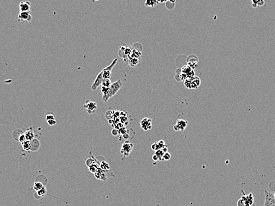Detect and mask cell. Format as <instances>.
I'll return each mask as SVG.
<instances>
[{"instance_id": "1", "label": "cell", "mask_w": 275, "mask_h": 206, "mask_svg": "<svg viewBox=\"0 0 275 206\" xmlns=\"http://www.w3.org/2000/svg\"><path fill=\"white\" fill-rule=\"evenodd\" d=\"M122 86L123 84L120 79L117 80L116 82H115V83H112L111 86L109 87L108 93H107L106 95L103 96H102L103 101L105 102L108 101L109 99H111V97L116 95V94L120 90V89L122 88Z\"/></svg>"}, {"instance_id": "2", "label": "cell", "mask_w": 275, "mask_h": 206, "mask_svg": "<svg viewBox=\"0 0 275 206\" xmlns=\"http://www.w3.org/2000/svg\"><path fill=\"white\" fill-rule=\"evenodd\" d=\"M184 84L187 89H197L201 84V80L199 77L195 76L184 81Z\"/></svg>"}, {"instance_id": "3", "label": "cell", "mask_w": 275, "mask_h": 206, "mask_svg": "<svg viewBox=\"0 0 275 206\" xmlns=\"http://www.w3.org/2000/svg\"><path fill=\"white\" fill-rule=\"evenodd\" d=\"M195 76V70L192 69L191 67L187 65L183 66L181 68L180 73V78L182 81H185L187 78H189Z\"/></svg>"}, {"instance_id": "4", "label": "cell", "mask_w": 275, "mask_h": 206, "mask_svg": "<svg viewBox=\"0 0 275 206\" xmlns=\"http://www.w3.org/2000/svg\"><path fill=\"white\" fill-rule=\"evenodd\" d=\"M84 108L86 110L88 114H93L96 113L97 109V104L93 101H91L90 100L87 99L85 101V104L84 105Z\"/></svg>"}, {"instance_id": "5", "label": "cell", "mask_w": 275, "mask_h": 206, "mask_svg": "<svg viewBox=\"0 0 275 206\" xmlns=\"http://www.w3.org/2000/svg\"><path fill=\"white\" fill-rule=\"evenodd\" d=\"M117 62V58H115V59L113 61V62H111V64L110 65L106 67V68H104V69L102 71L103 78L110 79L111 76V71H112L113 67H114L116 65Z\"/></svg>"}, {"instance_id": "6", "label": "cell", "mask_w": 275, "mask_h": 206, "mask_svg": "<svg viewBox=\"0 0 275 206\" xmlns=\"http://www.w3.org/2000/svg\"><path fill=\"white\" fill-rule=\"evenodd\" d=\"M188 125L187 121L182 119H177L176 124L173 126L174 130L175 131H184Z\"/></svg>"}, {"instance_id": "7", "label": "cell", "mask_w": 275, "mask_h": 206, "mask_svg": "<svg viewBox=\"0 0 275 206\" xmlns=\"http://www.w3.org/2000/svg\"><path fill=\"white\" fill-rule=\"evenodd\" d=\"M33 20V17L30 12H20L18 14V22L20 23L30 22Z\"/></svg>"}, {"instance_id": "8", "label": "cell", "mask_w": 275, "mask_h": 206, "mask_svg": "<svg viewBox=\"0 0 275 206\" xmlns=\"http://www.w3.org/2000/svg\"><path fill=\"white\" fill-rule=\"evenodd\" d=\"M152 120L149 118H144L140 121V126L145 131L151 130L152 128Z\"/></svg>"}, {"instance_id": "9", "label": "cell", "mask_w": 275, "mask_h": 206, "mask_svg": "<svg viewBox=\"0 0 275 206\" xmlns=\"http://www.w3.org/2000/svg\"><path fill=\"white\" fill-rule=\"evenodd\" d=\"M265 201L264 206H275V200L273 194L269 191L265 190Z\"/></svg>"}, {"instance_id": "10", "label": "cell", "mask_w": 275, "mask_h": 206, "mask_svg": "<svg viewBox=\"0 0 275 206\" xmlns=\"http://www.w3.org/2000/svg\"><path fill=\"white\" fill-rule=\"evenodd\" d=\"M133 148V144L130 143H125L122 145V149L121 152L125 156H129L130 153L131 152L132 149Z\"/></svg>"}, {"instance_id": "11", "label": "cell", "mask_w": 275, "mask_h": 206, "mask_svg": "<svg viewBox=\"0 0 275 206\" xmlns=\"http://www.w3.org/2000/svg\"><path fill=\"white\" fill-rule=\"evenodd\" d=\"M103 74L102 72L101 71L99 72V74L97 75V77L95 79L94 82L91 85V89L93 90H96L97 89L98 87L100 86H102V83L103 80Z\"/></svg>"}, {"instance_id": "12", "label": "cell", "mask_w": 275, "mask_h": 206, "mask_svg": "<svg viewBox=\"0 0 275 206\" xmlns=\"http://www.w3.org/2000/svg\"><path fill=\"white\" fill-rule=\"evenodd\" d=\"M239 201L244 204V206H251L253 205L254 201L253 195L252 194L244 195L242 197L241 199L239 200Z\"/></svg>"}, {"instance_id": "13", "label": "cell", "mask_w": 275, "mask_h": 206, "mask_svg": "<svg viewBox=\"0 0 275 206\" xmlns=\"http://www.w3.org/2000/svg\"><path fill=\"white\" fill-rule=\"evenodd\" d=\"M20 12H30L31 4L29 1H22L19 4Z\"/></svg>"}, {"instance_id": "14", "label": "cell", "mask_w": 275, "mask_h": 206, "mask_svg": "<svg viewBox=\"0 0 275 206\" xmlns=\"http://www.w3.org/2000/svg\"><path fill=\"white\" fill-rule=\"evenodd\" d=\"M164 147H166L165 141L164 140H160L158 142H155L151 145V148L155 151H157L158 150H161Z\"/></svg>"}, {"instance_id": "15", "label": "cell", "mask_w": 275, "mask_h": 206, "mask_svg": "<svg viewBox=\"0 0 275 206\" xmlns=\"http://www.w3.org/2000/svg\"><path fill=\"white\" fill-rule=\"evenodd\" d=\"M24 135H25L26 139L27 141H30L33 140L34 138V133L33 131L32 128H31L27 129V130L24 133Z\"/></svg>"}, {"instance_id": "16", "label": "cell", "mask_w": 275, "mask_h": 206, "mask_svg": "<svg viewBox=\"0 0 275 206\" xmlns=\"http://www.w3.org/2000/svg\"><path fill=\"white\" fill-rule=\"evenodd\" d=\"M120 51H122L123 52L122 53L124 55V56L126 57L128 59H129V58L130 57V55H131V54L132 53V49L130 48V47L122 46V47H121Z\"/></svg>"}, {"instance_id": "17", "label": "cell", "mask_w": 275, "mask_h": 206, "mask_svg": "<svg viewBox=\"0 0 275 206\" xmlns=\"http://www.w3.org/2000/svg\"><path fill=\"white\" fill-rule=\"evenodd\" d=\"M128 63L132 67H135L139 63V59L135 58H129L128 59Z\"/></svg>"}, {"instance_id": "18", "label": "cell", "mask_w": 275, "mask_h": 206, "mask_svg": "<svg viewBox=\"0 0 275 206\" xmlns=\"http://www.w3.org/2000/svg\"><path fill=\"white\" fill-rule=\"evenodd\" d=\"M159 3H160V1H158L147 0V1H145V5L146 7H156V5H158Z\"/></svg>"}, {"instance_id": "19", "label": "cell", "mask_w": 275, "mask_h": 206, "mask_svg": "<svg viewBox=\"0 0 275 206\" xmlns=\"http://www.w3.org/2000/svg\"><path fill=\"white\" fill-rule=\"evenodd\" d=\"M23 149L26 151H29L32 149V145L30 141H25L24 142L22 143Z\"/></svg>"}, {"instance_id": "20", "label": "cell", "mask_w": 275, "mask_h": 206, "mask_svg": "<svg viewBox=\"0 0 275 206\" xmlns=\"http://www.w3.org/2000/svg\"><path fill=\"white\" fill-rule=\"evenodd\" d=\"M140 56H141V52H140V51H138V50L136 49H132V53L131 55H130L129 58H135L139 59Z\"/></svg>"}, {"instance_id": "21", "label": "cell", "mask_w": 275, "mask_h": 206, "mask_svg": "<svg viewBox=\"0 0 275 206\" xmlns=\"http://www.w3.org/2000/svg\"><path fill=\"white\" fill-rule=\"evenodd\" d=\"M44 187L43 186V185L42 182H35L33 184V188L34 190H36V191H38L39 190H40L42 189L43 187Z\"/></svg>"}, {"instance_id": "22", "label": "cell", "mask_w": 275, "mask_h": 206, "mask_svg": "<svg viewBox=\"0 0 275 206\" xmlns=\"http://www.w3.org/2000/svg\"><path fill=\"white\" fill-rule=\"evenodd\" d=\"M46 192H47V190H46V187H43V188L41 189V190L37 191V193H38V196L41 197H44L45 195L46 194Z\"/></svg>"}, {"instance_id": "23", "label": "cell", "mask_w": 275, "mask_h": 206, "mask_svg": "<svg viewBox=\"0 0 275 206\" xmlns=\"http://www.w3.org/2000/svg\"><path fill=\"white\" fill-rule=\"evenodd\" d=\"M111 84L110 79H103V82L102 83V86L103 87H109Z\"/></svg>"}, {"instance_id": "24", "label": "cell", "mask_w": 275, "mask_h": 206, "mask_svg": "<svg viewBox=\"0 0 275 206\" xmlns=\"http://www.w3.org/2000/svg\"><path fill=\"white\" fill-rule=\"evenodd\" d=\"M187 65L188 66H189L190 67H191L192 69L195 70V68H196V67H197V65H198V62L195 61V60H190V61L188 62V63Z\"/></svg>"}, {"instance_id": "25", "label": "cell", "mask_w": 275, "mask_h": 206, "mask_svg": "<svg viewBox=\"0 0 275 206\" xmlns=\"http://www.w3.org/2000/svg\"><path fill=\"white\" fill-rule=\"evenodd\" d=\"M164 153H165L163 151V150H158L156 151V153H155V155H156L157 156H158L160 161H162L163 155H164Z\"/></svg>"}, {"instance_id": "26", "label": "cell", "mask_w": 275, "mask_h": 206, "mask_svg": "<svg viewBox=\"0 0 275 206\" xmlns=\"http://www.w3.org/2000/svg\"><path fill=\"white\" fill-rule=\"evenodd\" d=\"M45 118H46V121H48L52 120V119H55V115H53V114L52 113V112H50V114H49V112L47 113L46 114V116H45Z\"/></svg>"}, {"instance_id": "27", "label": "cell", "mask_w": 275, "mask_h": 206, "mask_svg": "<svg viewBox=\"0 0 275 206\" xmlns=\"http://www.w3.org/2000/svg\"><path fill=\"white\" fill-rule=\"evenodd\" d=\"M170 158H171V155L170 154L169 152L167 151V152L165 153L164 154V155H163L162 161H168Z\"/></svg>"}, {"instance_id": "28", "label": "cell", "mask_w": 275, "mask_h": 206, "mask_svg": "<svg viewBox=\"0 0 275 206\" xmlns=\"http://www.w3.org/2000/svg\"><path fill=\"white\" fill-rule=\"evenodd\" d=\"M109 87H103L102 86V89H101V91L102 93H103V96L106 95L107 93H108Z\"/></svg>"}, {"instance_id": "29", "label": "cell", "mask_w": 275, "mask_h": 206, "mask_svg": "<svg viewBox=\"0 0 275 206\" xmlns=\"http://www.w3.org/2000/svg\"><path fill=\"white\" fill-rule=\"evenodd\" d=\"M18 140H19V141L21 143H23L25 141H26V137H25V135H24V134L20 135V136H19V137H18Z\"/></svg>"}, {"instance_id": "30", "label": "cell", "mask_w": 275, "mask_h": 206, "mask_svg": "<svg viewBox=\"0 0 275 206\" xmlns=\"http://www.w3.org/2000/svg\"><path fill=\"white\" fill-rule=\"evenodd\" d=\"M47 124H48L50 126H53L57 124V120L56 119H52V120H50V121H47Z\"/></svg>"}, {"instance_id": "31", "label": "cell", "mask_w": 275, "mask_h": 206, "mask_svg": "<svg viewBox=\"0 0 275 206\" xmlns=\"http://www.w3.org/2000/svg\"><path fill=\"white\" fill-rule=\"evenodd\" d=\"M111 134H112V135H113V136H116L119 134V131L118 130L114 128L113 130H112V131H111Z\"/></svg>"}, {"instance_id": "32", "label": "cell", "mask_w": 275, "mask_h": 206, "mask_svg": "<svg viewBox=\"0 0 275 206\" xmlns=\"http://www.w3.org/2000/svg\"><path fill=\"white\" fill-rule=\"evenodd\" d=\"M152 159L154 160V161H158V160H159L158 156H157L156 155H154L152 156Z\"/></svg>"}, {"instance_id": "33", "label": "cell", "mask_w": 275, "mask_h": 206, "mask_svg": "<svg viewBox=\"0 0 275 206\" xmlns=\"http://www.w3.org/2000/svg\"><path fill=\"white\" fill-rule=\"evenodd\" d=\"M273 197H274V198L275 200V193H274V194H273Z\"/></svg>"}]
</instances>
